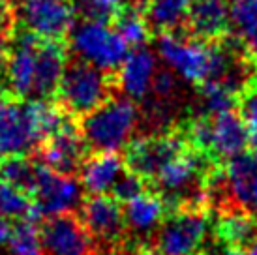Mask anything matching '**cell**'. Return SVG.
Segmentation results:
<instances>
[{
    "label": "cell",
    "instance_id": "cell-33",
    "mask_svg": "<svg viewBox=\"0 0 257 255\" xmlns=\"http://www.w3.org/2000/svg\"><path fill=\"white\" fill-rule=\"evenodd\" d=\"M10 234H12V227L8 225L6 218L0 214V246L8 244V238H10Z\"/></svg>",
    "mask_w": 257,
    "mask_h": 255
},
{
    "label": "cell",
    "instance_id": "cell-25",
    "mask_svg": "<svg viewBox=\"0 0 257 255\" xmlns=\"http://www.w3.org/2000/svg\"><path fill=\"white\" fill-rule=\"evenodd\" d=\"M199 96L205 111L210 116L225 113V111H233L240 101L236 92H233L223 81H218V79H210L207 83L199 85Z\"/></svg>",
    "mask_w": 257,
    "mask_h": 255
},
{
    "label": "cell",
    "instance_id": "cell-38",
    "mask_svg": "<svg viewBox=\"0 0 257 255\" xmlns=\"http://www.w3.org/2000/svg\"><path fill=\"white\" fill-rule=\"evenodd\" d=\"M4 101H6V98H4V94L0 92V107L4 105Z\"/></svg>",
    "mask_w": 257,
    "mask_h": 255
},
{
    "label": "cell",
    "instance_id": "cell-9",
    "mask_svg": "<svg viewBox=\"0 0 257 255\" xmlns=\"http://www.w3.org/2000/svg\"><path fill=\"white\" fill-rule=\"evenodd\" d=\"M36 208L42 216H66L81 205L83 186L72 175H62L49 169L47 165H38L36 188Z\"/></svg>",
    "mask_w": 257,
    "mask_h": 255
},
{
    "label": "cell",
    "instance_id": "cell-19",
    "mask_svg": "<svg viewBox=\"0 0 257 255\" xmlns=\"http://www.w3.org/2000/svg\"><path fill=\"white\" fill-rule=\"evenodd\" d=\"M165 201L156 193L143 191L132 201L124 203L126 225L137 234H150L158 225L164 223Z\"/></svg>",
    "mask_w": 257,
    "mask_h": 255
},
{
    "label": "cell",
    "instance_id": "cell-13",
    "mask_svg": "<svg viewBox=\"0 0 257 255\" xmlns=\"http://www.w3.org/2000/svg\"><path fill=\"white\" fill-rule=\"evenodd\" d=\"M184 27L188 36L203 42L225 40L231 30V10L225 0H193Z\"/></svg>",
    "mask_w": 257,
    "mask_h": 255
},
{
    "label": "cell",
    "instance_id": "cell-31",
    "mask_svg": "<svg viewBox=\"0 0 257 255\" xmlns=\"http://www.w3.org/2000/svg\"><path fill=\"white\" fill-rule=\"evenodd\" d=\"M152 92L156 94V98L162 99V101H165L175 92V77H173L171 71H158L156 77H154V85H152Z\"/></svg>",
    "mask_w": 257,
    "mask_h": 255
},
{
    "label": "cell",
    "instance_id": "cell-3",
    "mask_svg": "<svg viewBox=\"0 0 257 255\" xmlns=\"http://www.w3.org/2000/svg\"><path fill=\"white\" fill-rule=\"evenodd\" d=\"M114 86V73H107L83 60H75L68 64L60 81L57 92L58 103L68 111V114L86 116L113 96Z\"/></svg>",
    "mask_w": 257,
    "mask_h": 255
},
{
    "label": "cell",
    "instance_id": "cell-41",
    "mask_svg": "<svg viewBox=\"0 0 257 255\" xmlns=\"http://www.w3.org/2000/svg\"><path fill=\"white\" fill-rule=\"evenodd\" d=\"M197 255H201V253H197Z\"/></svg>",
    "mask_w": 257,
    "mask_h": 255
},
{
    "label": "cell",
    "instance_id": "cell-8",
    "mask_svg": "<svg viewBox=\"0 0 257 255\" xmlns=\"http://www.w3.org/2000/svg\"><path fill=\"white\" fill-rule=\"evenodd\" d=\"M188 147L184 134L145 135L126 147V167L139 177L154 178L165 163L182 154Z\"/></svg>",
    "mask_w": 257,
    "mask_h": 255
},
{
    "label": "cell",
    "instance_id": "cell-22",
    "mask_svg": "<svg viewBox=\"0 0 257 255\" xmlns=\"http://www.w3.org/2000/svg\"><path fill=\"white\" fill-rule=\"evenodd\" d=\"M193 0H147L145 15L149 25L160 32H175L184 25Z\"/></svg>",
    "mask_w": 257,
    "mask_h": 255
},
{
    "label": "cell",
    "instance_id": "cell-10",
    "mask_svg": "<svg viewBox=\"0 0 257 255\" xmlns=\"http://www.w3.org/2000/svg\"><path fill=\"white\" fill-rule=\"evenodd\" d=\"M42 38L23 32L14 40L6 60V83L8 90L15 98H29L34 96V83H36V64L38 49Z\"/></svg>",
    "mask_w": 257,
    "mask_h": 255
},
{
    "label": "cell",
    "instance_id": "cell-36",
    "mask_svg": "<svg viewBox=\"0 0 257 255\" xmlns=\"http://www.w3.org/2000/svg\"><path fill=\"white\" fill-rule=\"evenodd\" d=\"M246 255H257V236L248 244V249H246Z\"/></svg>",
    "mask_w": 257,
    "mask_h": 255
},
{
    "label": "cell",
    "instance_id": "cell-20",
    "mask_svg": "<svg viewBox=\"0 0 257 255\" xmlns=\"http://www.w3.org/2000/svg\"><path fill=\"white\" fill-rule=\"evenodd\" d=\"M216 236L225 242V246L242 248L257 236V221L242 208L221 210L220 220L216 221Z\"/></svg>",
    "mask_w": 257,
    "mask_h": 255
},
{
    "label": "cell",
    "instance_id": "cell-35",
    "mask_svg": "<svg viewBox=\"0 0 257 255\" xmlns=\"http://www.w3.org/2000/svg\"><path fill=\"white\" fill-rule=\"evenodd\" d=\"M220 255H246L242 248H235V246H225V248L221 249Z\"/></svg>",
    "mask_w": 257,
    "mask_h": 255
},
{
    "label": "cell",
    "instance_id": "cell-32",
    "mask_svg": "<svg viewBox=\"0 0 257 255\" xmlns=\"http://www.w3.org/2000/svg\"><path fill=\"white\" fill-rule=\"evenodd\" d=\"M8 38L4 34H0V75L2 71L6 70V60H8V53H10V47H8Z\"/></svg>",
    "mask_w": 257,
    "mask_h": 255
},
{
    "label": "cell",
    "instance_id": "cell-26",
    "mask_svg": "<svg viewBox=\"0 0 257 255\" xmlns=\"http://www.w3.org/2000/svg\"><path fill=\"white\" fill-rule=\"evenodd\" d=\"M36 171L38 165L25 156H8L0 160V178L29 193L36 188Z\"/></svg>",
    "mask_w": 257,
    "mask_h": 255
},
{
    "label": "cell",
    "instance_id": "cell-11",
    "mask_svg": "<svg viewBox=\"0 0 257 255\" xmlns=\"http://www.w3.org/2000/svg\"><path fill=\"white\" fill-rule=\"evenodd\" d=\"M45 255H92V234L72 216H53L42 227Z\"/></svg>",
    "mask_w": 257,
    "mask_h": 255
},
{
    "label": "cell",
    "instance_id": "cell-40",
    "mask_svg": "<svg viewBox=\"0 0 257 255\" xmlns=\"http://www.w3.org/2000/svg\"><path fill=\"white\" fill-rule=\"evenodd\" d=\"M233 2H236V0H233Z\"/></svg>",
    "mask_w": 257,
    "mask_h": 255
},
{
    "label": "cell",
    "instance_id": "cell-21",
    "mask_svg": "<svg viewBox=\"0 0 257 255\" xmlns=\"http://www.w3.org/2000/svg\"><path fill=\"white\" fill-rule=\"evenodd\" d=\"M113 29L120 34V38L128 43V47L139 49L150 40V25L147 15L136 4H124L114 14Z\"/></svg>",
    "mask_w": 257,
    "mask_h": 255
},
{
    "label": "cell",
    "instance_id": "cell-39",
    "mask_svg": "<svg viewBox=\"0 0 257 255\" xmlns=\"http://www.w3.org/2000/svg\"><path fill=\"white\" fill-rule=\"evenodd\" d=\"M0 2H4V0H0Z\"/></svg>",
    "mask_w": 257,
    "mask_h": 255
},
{
    "label": "cell",
    "instance_id": "cell-28",
    "mask_svg": "<svg viewBox=\"0 0 257 255\" xmlns=\"http://www.w3.org/2000/svg\"><path fill=\"white\" fill-rule=\"evenodd\" d=\"M124 0H75V10L81 12L85 19L107 23L120 10Z\"/></svg>",
    "mask_w": 257,
    "mask_h": 255
},
{
    "label": "cell",
    "instance_id": "cell-15",
    "mask_svg": "<svg viewBox=\"0 0 257 255\" xmlns=\"http://www.w3.org/2000/svg\"><path fill=\"white\" fill-rule=\"evenodd\" d=\"M156 73L158 68L154 53L145 47H139L128 53L126 60L114 73V79H116V86L124 92V96L132 99H143L147 94L152 92Z\"/></svg>",
    "mask_w": 257,
    "mask_h": 255
},
{
    "label": "cell",
    "instance_id": "cell-16",
    "mask_svg": "<svg viewBox=\"0 0 257 255\" xmlns=\"http://www.w3.org/2000/svg\"><path fill=\"white\" fill-rule=\"evenodd\" d=\"M66 68H68V58H66L64 43L58 40H42L38 49L36 83H34L36 99L57 96Z\"/></svg>",
    "mask_w": 257,
    "mask_h": 255
},
{
    "label": "cell",
    "instance_id": "cell-24",
    "mask_svg": "<svg viewBox=\"0 0 257 255\" xmlns=\"http://www.w3.org/2000/svg\"><path fill=\"white\" fill-rule=\"evenodd\" d=\"M0 214L4 218H15L23 221H32L42 216L38 212L36 205L30 201L29 191L10 184L2 178H0Z\"/></svg>",
    "mask_w": 257,
    "mask_h": 255
},
{
    "label": "cell",
    "instance_id": "cell-34",
    "mask_svg": "<svg viewBox=\"0 0 257 255\" xmlns=\"http://www.w3.org/2000/svg\"><path fill=\"white\" fill-rule=\"evenodd\" d=\"M250 212L257 214V175L251 182V193H250Z\"/></svg>",
    "mask_w": 257,
    "mask_h": 255
},
{
    "label": "cell",
    "instance_id": "cell-18",
    "mask_svg": "<svg viewBox=\"0 0 257 255\" xmlns=\"http://www.w3.org/2000/svg\"><path fill=\"white\" fill-rule=\"evenodd\" d=\"M81 186L90 195H107L126 173V160L116 152H96L81 165Z\"/></svg>",
    "mask_w": 257,
    "mask_h": 255
},
{
    "label": "cell",
    "instance_id": "cell-30",
    "mask_svg": "<svg viewBox=\"0 0 257 255\" xmlns=\"http://www.w3.org/2000/svg\"><path fill=\"white\" fill-rule=\"evenodd\" d=\"M145 178L139 177L137 173L134 171H126L124 175L120 177V180L116 182V186L113 188V197L116 201H120V203H128L132 201L134 197H137L139 193H143L145 191Z\"/></svg>",
    "mask_w": 257,
    "mask_h": 255
},
{
    "label": "cell",
    "instance_id": "cell-23",
    "mask_svg": "<svg viewBox=\"0 0 257 255\" xmlns=\"http://www.w3.org/2000/svg\"><path fill=\"white\" fill-rule=\"evenodd\" d=\"M231 27L244 49L257 60V0H236L231 8Z\"/></svg>",
    "mask_w": 257,
    "mask_h": 255
},
{
    "label": "cell",
    "instance_id": "cell-6",
    "mask_svg": "<svg viewBox=\"0 0 257 255\" xmlns=\"http://www.w3.org/2000/svg\"><path fill=\"white\" fill-rule=\"evenodd\" d=\"M43 141L36 124L32 101L6 99L0 107V160L23 156Z\"/></svg>",
    "mask_w": 257,
    "mask_h": 255
},
{
    "label": "cell",
    "instance_id": "cell-17",
    "mask_svg": "<svg viewBox=\"0 0 257 255\" xmlns=\"http://www.w3.org/2000/svg\"><path fill=\"white\" fill-rule=\"evenodd\" d=\"M246 147H250V139L242 114L233 109L212 116L210 152L216 160H231L246 152Z\"/></svg>",
    "mask_w": 257,
    "mask_h": 255
},
{
    "label": "cell",
    "instance_id": "cell-27",
    "mask_svg": "<svg viewBox=\"0 0 257 255\" xmlns=\"http://www.w3.org/2000/svg\"><path fill=\"white\" fill-rule=\"evenodd\" d=\"M6 246L10 255H45L42 233L32 221L27 220L12 229Z\"/></svg>",
    "mask_w": 257,
    "mask_h": 255
},
{
    "label": "cell",
    "instance_id": "cell-37",
    "mask_svg": "<svg viewBox=\"0 0 257 255\" xmlns=\"http://www.w3.org/2000/svg\"><path fill=\"white\" fill-rule=\"evenodd\" d=\"M139 255H160L158 251H143V253H139Z\"/></svg>",
    "mask_w": 257,
    "mask_h": 255
},
{
    "label": "cell",
    "instance_id": "cell-12",
    "mask_svg": "<svg viewBox=\"0 0 257 255\" xmlns=\"http://www.w3.org/2000/svg\"><path fill=\"white\" fill-rule=\"evenodd\" d=\"M86 147L88 145L83 137V132L73 122H68L57 134L43 141V165L62 175H73L85 162Z\"/></svg>",
    "mask_w": 257,
    "mask_h": 255
},
{
    "label": "cell",
    "instance_id": "cell-7",
    "mask_svg": "<svg viewBox=\"0 0 257 255\" xmlns=\"http://www.w3.org/2000/svg\"><path fill=\"white\" fill-rule=\"evenodd\" d=\"M17 17L27 32L42 40H62L75 23V8L68 0H19Z\"/></svg>",
    "mask_w": 257,
    "mask_h": 255
},
{
    "label": "cell",
    "instance_id": "cell-4",
    "mask_svg": "<svg viewBox=\"0 0 257 255\" xmlns=\"http://www.w3.org/2000/svg\"><path fill=\"white\" fill-rule=\"evenodd\" d=\"M72 51L77 60L116 73L128 57V43L107 23L85 19L72 30Z\"/></svg>",
    "mask_w": 257,
    "mask_h": 255
},
{
    "label": "cell",
    "instance_id": "cell-29",
    "mask_svg": "<svg viewBox=\"0 0 257 255\" xmlns=\"http://www.w3.org/2000/svg\"><path fill=\"white\" fill-rule=\"evenodd\" d=\"M238 107H240V114H242L244 122H246L250 149L251 152L257 154V85L251 86L250 90H246L240 96Z\"/></svg>",
    "mask_w": 257,
    "mask_h": 255
},
{
    "label": "cell",
    "instance_id": "cell-5",
    "mask_svg": "<svg viewBox=\"0 0 257 255\" xmlns=\"http://www.w3.org/2000/svg\"><path fill=\"white\" fill-rule=\"evenodd\" d=\"M208 233V218L203 208L184 206L160 225L156 251L160 255H197Z\"/></svg>",
    "mask_w": 257,
    "mask_h": 255
},
{
    "label": "cell",
    "instance_id": "cell-2",
    "mask_svg": "<svg viewBox=\"0 0 257 255\" xmlns=\"http://www.w3.org/2000/svg\"><path fill=\"white\" fill-rule=\"evenodd\" d=\"M139 109L128 96H111L96 111L83 116L81 132L96 152H116L134 141Z\"/></svg>",
    "mask_w": 257,
    "mask_h": 255
},
{
    "label": "cell",
    "instance_id": "cell-1",
    "mask_svg": "<svg viewBox=\"0 0 257 255\" xmlns=\"http://www.w3.org/2000/svg\"><path fill=\"white\" fill-rule=\"evenodd\" d=\"M160 58L175 73L193 85H203L223 73L229 60V36L220 42H203L179 32H160L156 42Z\"/></svg>",
    "mask_w": 257,
    "mask_h": 255
},
{
    "label": "cell",
    "instance_id": "cell-14",
    "mask_svg": "<svg viewBox=\"0 0 257 255\" xmlns=\"http://www.w3.org/2000/svg\"><path fill=\"white\" fill-rule=\"evenodd\" d=\"M83 225L88 229L92 236L101 240H116L120 238L126 227L124 208L120 201L111 195H92L83 203L81 210Z\"/></svg>",
    "mask_w": 257,
    "mask_h": 255
}]
</instances>
